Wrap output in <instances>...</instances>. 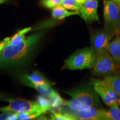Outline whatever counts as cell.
Returning <instances> with one entry per match:
<instances>
[{
	"label": "cell",
	"mask_w": 120,
	"mask_h": 120,
	"mask_svg": "<svg viewBox=\"0 0 120 120\" xmlns=\"http://www.w3.org/2000/svg\"><path fill=\"white\" fill-rule=\"evenodd\" d=\"M42 113L40 112H22L19 113V120H32L34 118L38 117L39 116L42 115Z\"/></svg>",
	"instance_id": "20"
},
{
	"label": "cell",
	"mask_w": 120,
	"mask_h": 120,
	"mask_svg": "<svg viewBox=\"0 0 120 120\" xmlns=\"http://www.w3.org/2000/svg\"><path fill=\"white\" fill-rule=\"evenodd\" d=\"M76 1H77V2L79 3V4H81H81H83L84 2H86L87 0H76Z\"/></svg>",
	"instance_id": "25"
},
{
	"label": "cell",
	"mask_w": 120,
	"mask_h": 120,
	"mask_svg": "<svg viewBox=\"0 0 120 120\" xmlns=\"http://www.w3.org/2000/svg\"></svg>",
	"instance_id": "30"
},
{
	"label": "cell",
	"mask_w": 120,
	"mask_h": 120,
	"mask_svg": "<svg viewBox=\"0 0 120 120\" xmlns=\"http://www.w3.org/2000/svg\"><path fill=\"white\" fill-rule=\"evenodd\" d=\"M76 15H79V12L76 11L71 12L68 11L66 8L61 5L54 7L52 10V17L57 19H63L69 16Z\"/></svg>",
	"instance_id": "13"
},
{
	"label": "cell",
	"mask_w": 120,
	"mask_h": 120,
	"mask_svg": "<svg viewBox=\"0 0 120 120\" xmlns=\"http://www.w3.org/2000/svg\"><path fill=\"white\" fill-rule=\"evenodd\" d=\"M66 93L71 97L69 101L64 100V105L71 110L82 111L98 105L99 100L94 89L88 87L78 88Z\"/></svg>",
	"instance_id": "2"
},
{
	"label": "cell",
	"mask_w": 120,
	"mask_h": 120,
	"mask_svg": "<svg viewBox=\"0 0 120 120\" xmlns=\"http://www.w3.org/2000/svg\"><path fill=\"white\" fill-rule=\"evenodd\" d=\"M113 36V34L107 29L93 33L91 38L92 48L96 52L107 50Z\"/></svg>",
	"instance_id": "8"
},
{
	"label": "cell",
	"mask_w": 120,
	"mask_h": 120,
	"mask_svg": "<svg viewBox=\"0 0 120 120\" xmlns=\"http://www.w3.org/2000/svg\"><path fill=\"white\" fill-rule=\"evenodd\" d=\"M61 6L67 10H74L78 12L81 7V4L76 0H62Z\"/></svg>",
	"instance_id": "18"
},
{
	"label": "cell",
	"mask_w": 120,
	"mask_h": 120,
	"mask_svg": "<svg viewBox=\"0 0 120 120\" xmlns=\"http://www.w3.org/2000/svg\"><path fill=\"white\" fill-rule=\"evenodd\" d=\"M103 17L106 29L114 34H120V10L112 0L103 2Z\"/></svg>",
	"instance_id": "4"
},
{
	"label": "cell",
	"mask_w": 120,
	"mask_h": 120,
	"mask_svg": "<svg viewBox=\"0 0 120 120\" xmlns=\"http://www.w3.org/2000/svg\"><path fill=\"white\" fill-rule=\"evenodd\" d=\"M37 102L41 106V107L47 112L48 111L51 110V102L43 96H38L37 97Z\"/></svg>",
	"instance_id": "19"
},
{
	"label": "cell",
	"mask_w": 120,
	"mask_h": 120,
	"mask_svg": "<svg viewBox=\"0 0 120 120\" xmlns=\"http://www.w3.org/2000/svg\"><path fill=\"white\" fill-rule=\"evenodd\" d=\"M40 37L41 34L37 33L28 36L16 46L8 43L0 55V65L12 64L21 60L32 49Z\"/></svg>",
	"instance_id": "1"
},
{
	"label": "cell",
	"mask_w": 120,
	"mask_h": 120,
	"mask_svg": "<svg viewBox=\"0 0 120 120\" xmlns=\"http://www.w3.org/2000/svg\"><path fill=\"white\" fill-rule=\"evenodd\" d=\"M24 82H25V83L28 86L35 88L41 95L49 97V98H52L59 94L49 85H42V84L36 83L30 81L26 77L24 78Z\"/></svg>",
	"instance_id": "11"
},
{
	"label": "cell",
	"mask_w": 120,
	"mask_h": 120,
	"mask_svg": "<svg viewBox=\"0 0 120 120\" xmlns=\"http://www.w3.org/2000/svg\"></svg>",
	"instance_id": "31"
},
{
	"label": "cell",
	"mask_w": 120,
	"mask_h": 120,
	"mask_svg": "<svg viewBox=\"0 0 120 120\" xmlns=\"http://www.w3.org/2000/svg\"><path fill=\"white\" fill-rule=\"evenodd\" d=\"M11 37H6L4 39L3 41L0 42V55H1V52L3 50V49L6 47V46L8 44L10 40H11Z\"/></svg>",
	"instance_id": "24"
},
{
	"label": "cell",
	"mask_w": 120,
	"mask_h": 120,
	"mask_svg": "<svg viewBox=\"0 0 120 120\" xmlns=\"http://www.w3.org/2000/svg\"><path fill=\"white\" fill-rule=\"evenodd\" d=\"M62 0H42V4L45 7L49 8H53L54 7L61 5Z\"/></svg>",
	"instance_id": "22"
},
{
	"label": "cell",
	"mask_w": 120,
	"mask_h": 120,
	"mask_svg": "<svg viewBox=\"0 0 120 120\" xmlns=\"http://www.w3.org/2000/svg\"><path fill=\"white\" fill-rule=\"evenodd\" d=\"M116 62L107 50L96 52L92 73L97 76L109 75L116 71Z\"/></svg>",
	"instance_id": "6"
},
{
	"label": "cell",
	"mask_w": 120,
	"mask_h": 120,
	"mask_svg": "<svg viewBox=\"0 0 120 120\" xmlns=\"http://www.w3.org/2000/svg\"><path fill=\"white\" fill-rule=\"evenodd\" d=\"M4 1H5V0H0V4H1V3H3Z\"/></svg>",
	"instance_id": "28"
},
{
	"label": "cell",
	"mask_w": 120,
	"mask_h": 120,
	"mask_svg": "<svg viewBox=\"0 0 120 120\" xmlns=\"http://www.w3.org/2000/svg\"><path fill=\"white\" fill-rule=\"evenodd\" d=\"M103 81L111 86L120 96V75H109L106 76Z\"/></svg>",
	"instance_id": "14"
},
{
	"label": "cell",
	"mask_w": 120,
	"mask_h": 120,
	"mask_svg": "<svg viewBox=\"0 0 120 120\" xmlns=\"http://www.w3.org/2000/svg\"><path fill=\"white\" fill-rule=\"evenodd\" d=\"M19 120V115H18V113H6V112H3V113L0 115V120Z\"/></svg>",
	"instance_id": "23"
},
{
	"label": "cell",
	"mask_w": 120,
	"mask_h": 120,
	"mask_svg": "<svg viewBox=\"0 0 120 120\" xmlns=\"http://www.w3.org/2000/svg\"><path fill=\"white\" fill-rule=\"evenodd\" d=\"M117 103H118V105H119V106H120V96H118V99H117Z\"/></svg>",
	"instance_id": "26"
},
{
	"label": "cell",
	"mask_w": 120,
	"mask_h": 120,
	"mask_svg": "<svg viewBox=\"0 0 120 120\" xmlns=\"http://www.w3.org/2000/svg\"><path fill=\"white\" fill-rule=\"evenodd\" d=\"M98 1L97 0H87L81 5L79 11V15L87 23L98 21Z\"/></svg>",
	"instance_id": "10"
},
{
	"label": "cell",
	"mask_w": 120,
	"mask_h": 120,
	"mask_svg": "<svg viewBox=\"0 0 120 120\" xmlns=\"http://www.w3.org/2000/svg\"><path fill=\"white\" fill-rule=\"evenodd\" d=\"M49 99L51 102L52 109H57V108L60 107L61 105H64V100L61 98L59 94L56 96V97Z\"/></svg>",
	"instance_id": "21"
},
{
	"label": "cell",
	"mask_w": 120,
	"mask_h": 120,
	"mask_svg": "<svg viewBox=\"0 0 120 120\" xmlns=\"http://www.w3.org/2000/svg\"><path fill=\"white\" fill-rule=\"evenodd\" d=\"M9 102L8 106L0 107V111L6 113H22V112H40L43 114L46 111L36 101H28L21 98L6 100Z\"/></svg>",
	"instance_id": "5"
},
{
	"label": "cell",
	"mask_w": 120,
	"mask_h": 120,
	"mask_svg": "<svg viewBox=\"0 0 120 120\" xmlns=\"http://www.w3.org/2000/svg\"><path fill=\"white\" fill-rule=\"evenodd\" d=\"M31 30V27L25 28L23 30H20L19 32L15 34L11 38V40L9 41L8 44L12 46H16L19 43H20L26 38L25 37V34L29 32Z\"/></svg>",
	"instance_id": "15"
},
{
	"label": "cell",
	"mask_w": 120,
	"mask_h": 120,
	"mask_svg": "<svg viewBox=\"0 0 120 120\" xmlns=\"http://www.w3.org/2000/svg\"><path fill=\"white\" fill-rule=\"evenodd\" d=\"M96 58V52L91 48L79 49L64 62V67L71 70L92 68Z\"/></svg>",
	"instance_id": "3"
},
{
	"label": "cell",
	"mask_w": 120,
	"mask_h": 120,
	"mask_svg": "<svg viewBox=\"0 0 120 120\" xmlns=\"http://www.w3.org/2000/svg\"><path fill=\"white\" fill-rule=\"evenodd\" d=\"M92 84L95 92L98 94L103 102L107 106L110 107L117 101L118 94L109 85L103 80L92 79Z\"/></svg>",
	"instance_id": "7"
},
{
	"label": "cell",
	"mask_w": 120,
	"mask_h": 120,
	"mask_svg": "<svg viewBox=\"0 0 120 120\" xmlns=\"http://www.w3.org/2000/svg\"><path fill=\"white\" fill-rule=\"evenodd\" d=\"M25 77L31 81L36 82V83L49 85V82L38 72H34L31 73V75L25 76Z\"/></svg>",
	"instance_id": "17"
},
{
	"label": "cell",
	"mask_w": 120,
	"mask_h": 120,
	"mask_svg": "<svg viewBox=\"0 0 120 120\" xmlns=\"http://www.w3.org/2000/svg\"><path fill=\"white\" fill-rule=\"evenodd\" d=\"M107 52L116 63H120V35L117 36L109 43Z\"/></svg>",
	"instance_id": "12"
},
{
	"label": "cell",
	"mask_w": 120,
	"mask_h": 120,
	"mask_svg": "<svg viewBox=\"0 0 120 120\" xmlns=\"http://www.w3.org/2000/svg\"><path fill=\"white\" fill-rule=\"evenodd\" d=\"M112 1H113V2H115V3H116V4H118V2H119L120 0H112Z\"/></svg>",
	"instance_id": "27"
},
{
	"label": "cell",
	"mask_w": 120,
	"mask_h": 120,
	"mask_svg": "<svg viewBox=\"0 0 120 120\" xmlns=\"http://www.w3.org/2000/svg\"><path fill=\"white\" fill-rule=\"evenodd\" d=\"M117 4L118 5V6H119V8H120V1H119V2H118Z\"/></svg>",
	"instance_id": "29"
},
{
	"label": "cell",
	"mask_w": 120,
	"mask_h": 120,
	"mask_svg": "<svg viewBox=\"0 0 120 120\" xmlns=\"http://www.w3.org/2000/svg\"><path fill=\"white\" fill-rule=\"evenodd\" d=\"M107 111V120H120V109L117 102L109 107Z\"/></svg>",
	"instance_id": "16"
},
{
	"label": "cell",
	"mask_w": 120,
	"mask_h": 120,
	"mask_svg": "<svg viewBox=\"0 0 120 120\" xmlns=\"http://www.w3.org/2000/svg\"><path fill=\"white\" fill-rule=\"evenodd\" d=\"M75 120H107V111L94 107L82 111L68 112Z\"/></svg>",
	"instance_id": "9"
}]
</instances>
